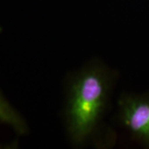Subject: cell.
Listing matches in <instances>:
<instances>
[{"instance_id": "cell-1", "label": "cell", "mask_w": 149, "mask_h": 149, "mask_svg": "<svg viewBox=\"0 0 149 149\" xmlns=\"http://www.w3.org/2000/svg\"><path fill=\"white\" fill-rule=\"evenodd\" d=\"M118 78L117 70L99 57L66 75L61 118L73 148L109 149L115 146L117 133L108 116Z\"/></svg>"}, {"instance_id": "cell-2", "label": "cell", "mask_w": 149, "mask_h": 149, "mask_svg": "<svg viewBox=\"0 0 149 149\" xmlns=\"http://www.w3.org/2000/svg\"><path fill=\"white\" fill-rule=\"evenodd\" d=\"M117 121L133 141L149 148V92H123L116 101Z\"/></svg>"}, {"instance_id": "cell-3", "label": "cell", "mask_w": 149, "mask_h": 149, "mask_svg": "<svg viewBox=\"0 0 149 149\" xmlns=\"http://www.w3.org/2000/svg\"><path fill=\"white\" fill-rule=\"evenodd\" d=\"M0 123L11 128L19 136L30 133V128L26 118L8 100L0 91Z\"/></svg>"}, {"instance_id": "cell-4", "label": "cell", "mask_w": 149, "mask_h": 149, "mask_svg": "<svg viewBox=\"0 0 149 149\" xmlns=\"http://www.w3.org/2000/svg\"><path fill=\"white\" fill-rule=\"evenodd\" d=\"M11 145H16V144L12 143V144H8V145H3V144H0V148H13V147H8V146H11Z\"/></svg>"}, {"instance_id": "cell-5", "label": "cell", "mask_w": 149, "mask_h": 149, "mask_svg": "<svg viewBox=\"0 0 149 149\" xmlns=\"http://www.w3.org/2000/svg\"><path fill=\"white\" fill-rule=\"evenodd\" d=\"M2 32H3V27L0 26V35L2 34Z\"/></svg>"}]
</instances>
